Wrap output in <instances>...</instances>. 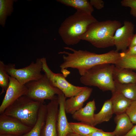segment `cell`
<instances>
[{"instance_id": "obj_14", "label": "cell", "mask_w": 136, "mask_h": 136, "mask_svg": "<svg viewBox=\"0 0 136 136\" xmlns=\"http://www.w3.org/2000/svg\"><path fill=\"white\" fill-rule=\"evenodd\" d=\"M92 91V88L86 87L78 95L66 99L65 108L66 113L72 115L82 108L84 103L88 99Z\"/></svg>"}, {"instance_id": "obj_22", "label": "cell", "mask_w": 136, "mask_h": 136, "mask_svg": "<svg viewBox=\"0 0 136 136\" xmlns=\"http://www.w3.org/2000/svg\"><path fill=\"white\" fill-rule=\"evenodd\" d=\"M114 82L116 91L130 100H136V83L122 84Z\"/></svg>"}, {"instance_id": "obj_30", "label": "cell", "mask_w": 136, "mask_h": 136, "mask_svg": "<svg viewBox=\"0 0 136 136\" xmlns=\"http://www.w3.org/2000/svg\"><path fill=\"white\" fill-rule=\"evenodd\" d=\"M88 136H116L112 132H105L101 129L95 131Z\"/></svg>"}, {"instance_id": "obj_21", "label": "cell", "mask_w": 136, "mask_h": 136, "mask_svg": "<svg viewBox=\"0 0 136 136\" xmlns=\"http://www.w3.org/2000/svg\"><path fill=\"white\" fill-rule=\"evenodd\" d=\"M57 1L65 5L73 7L77 11L92 14L93 7L90 1L87 0H57Z\"/></svg>"}, {"instance_id": "obj_18", "label": "cell", "mask_w": 136, "mask_h": 136, "mask_svg": "<svg viewBox=\"0 0 136 136\" xmlns=\"http://www.w3.org/2000/svg\"><path fill=\"white\" fill-rule=\"evenodd\" d=\"M111 101L114 113L116 115L125 113L132 100L115 91L112 92Z\"/></svg>"}, {"instance_id": "obj_33", "label": "cell", "mask_w": 136, "mask_h": 136, "mask_svg": "<svg viewBox=\"0 0 136 136\" xmlns=\"http://www.w3.org/2000/svg\"><path fill=\"white\" fill-rule=\"evenodd\" d=\"M136 46V33L134 34L132 39L129 48Z\"/></svg>"}, {"instance_id": "obj_8", "label": "cell", "mask_w": 136, "mask_h": 136, "mask_svg": "<svg viewBox=\"0 0 136 136\" xmlns=\"http://www.w3.org/2000/svg\"><path fill=\"white\" fill-rule=\"evenodd\" d=\"M42 62V71L48 78L51 85L60 90L65 98H70L78 94L86 86L80 87L72 85L67 81L65 77L60 73H55L50 69L45 57L41 58Z\"/></svg>"}, {"instance_id": "obj_24", "label": "cell", "mask_w": 136, "mask_h": 136, "mask_svg": "<svg viewBox=\"0 0 136 136\" xmlns=\"http://www.w3.org/2000/svg\"><path fill=\"white\" fill-rule=\"evenodd\" d=\"M16 1L0 0V24L3 27L5 26L7 17L13 12L14 2Z\"/></svg>"}, {"instance_id": "obj_2", "label": "cell", "mask_w": 136, "mask_h": 136, "mask_svg": "<svg viewBox=\"0 0 136 136\" xmlns=\"http://www.w3.org/2000/svg\"><path fill=\"white\" fill-rule=\"evenodd\" d=\"M97 21L92 14L77 11L61 23L58 32L65 44L75 45L81 41L80 37L85 32L88 27Z\"/></svg>"}, {"instance_id": "obj_32", "label": "cell", "mask_w": 136, "mask_h": 136, "mask_svg": "<svg viewBox=\"0 0 136 136\" xmlns=\"http://www.w3.org/2000/svg\"><path fill=\"white\" fill-rule=\"evenodd\" d=\"M123 136H136V125L126 134Z\"/></svg>"}, {"instance_id": "obj_5", "label": "cell", "mask_w": 136, "mask_h": 136, "mask_svg": "<svg viewBox=\"0 0 136 136\" xmlns=\"http://www.w3.org/2000/svg\"><path fill=\"white\" fill-rule=\"evenodd\" d=\"M115 66L109 63L98 64L89 70L80 78L81 83L97 87L103 91L116 90L112 74Z\"/></svg>"}, {"instance_id": "obj_7", "label": "cell", "mask_w": 136, "mask_h": 136, "mask_svg": "<svg viewBox=\"0 0 136 136\" xmlns=\"http://www.w3.org/2000/svg\"><path fill=\"white\" fill-rule=\"evenodd\" d=\"M42 67L41 58H37L35 63L33 62L28 66L20 69H16L13 64H5V69L9 76L23 85L41 78L44 75L41 73Z\"/></svg>"}, {"instance_id": "obj_15", "label": "cell", "mask_w": 136, "mask_h": 136, "mask_svg": "<svg viewBox=\"0 0 136 136\" xmlns=\"http://www.w3.org/2000/svg\"><path fill=\"white\" fill-rule=\"evenodd\" d=\"M96 109L93 99L87 103L84 107L76 112L72 115V117L74 120L94 126V113Z\"/></svg>"}, {"instance_id": "obj_13", "label": "cell", "mask_w": 136, "mask_h": 136, "mask_svg": "<svg viewBox=\"0 0 136 136\" xmlns=\"http://www.w3.org/2000/svg\"><path fill=\"white\" fill-rule=\"evenodd\" d=\"M59 107L57 119V136H66L74 132L70 126L66 115L65 102L66 98L63 93L57 95Z\"/></svg>"}, {"instance_id": "obj_17", "label": "cell", "mask_w": 136, "mask_h": 136, "mask_svg": "<svg viewBox=\"0 0 136 136\" xmlns=\"http://www.w3.org/2000/svg\"><path fill=\"white\" fill-rule=\"evenodd\" d=\"M116 126L113 134L116 136H123L128 132L133 126L125 113L117 115L115 118Z\"/></svg>"}, {"instance_id": "obj_4", "label": "cell", "mask_w": 136, "mask_h": 136, "mask_svg": "<svg viewBox=\"0 0 136 136\" xmlns=\"http://www.w3.org/2000/svg\"><path fill=\"white\" fill-rule=\"evenodd\" d=\"M42 103L23 95L7 108L3 113L16 118L32 128L37 119Z\"/></svg>"}, {"instance_id": "obj_25", "label": "cell", "mask_w": 136, "mask_h": 136, "mask_svg": "<svg viewBox=\"0 0 136 136\" xmlns=\"http://www.w3.org/2000/svg\"><path fill=\"white\" fill-rule=\"evenodd\" d=\"M10 82L9 75L5 68L4 62L0 61V86L2 88L0 95L6 92Z\"/></svg>"}, {"instance_id": "obj_3", "label": "cell", "mask_w": 136, "mask_h": 136, "mask_svg": "<svg viewBox=\"0 0 136 136\" xmlns=\"http://www.w3.org/2000/svg\"><path fill=\"white\" fill-rule=\"evenodd\" d=\"M122 25L120 22L116 20L97 21L91 24L79 39L89 42L97 48L112 46H114L115 33Z\"/></svg>"}, {"instance_id": "obj_34", "label": "cell", "mask_w": 136, "mask_h": 136, "mask_svg": "<svg viewBox=\"0 0 136 136\" xmlns=\"http://www.w3.org/2000/svg\"><path fill=\"white\" fill-rule=\"evenodd\" d=\"M66 136H82L74 132H71L67 134Z\"/></svg>"}, {"instance_id": "obj_11", "label": "cell", "mask_w": 136, "mask_h": 136, "mask_svg": "<svg viewBox=\"0 0 136 136\" xmlns=\"http://www.w3.org/2000/svg\"><path fill=\"white\" fill-rule=\"evenodd\" d=\"M9 86L0 106V114H3L5 110L18 98L26 95L27 89L25 85L20 83L17 80L9 76Z\"/></svg>"}, {"instance_id": "obj_29", "label": "cell", "mask_w": 136, "mask_h": 136, "mask_svg": "<svg viewBox=\"0 0 136 136\" xmlns=\"http://www.w3.org/2000/svg\"><path fill=\"white\" fill-rule=\"evenodd\" d=\"M89 1L92 6L97 9H101L104 7V2L102 0H90Z\"/></svg>"}, {"instance_id": "obj_10", "label": "cell", "mask_w": 136, "mask_h": 136, "mask_svg": "<svg viewBox=\"0 0 136 136\" xmlns=\"http://www.w3.org/2000/svg\"><path fill=\"white\" fill-rule=\"evenodd\" d=\"M134 25L131 22L125 21L122 26L116 31L114 36V43L116 51L125 52L129 47L134 34Z\"/></svg>"}, {"instance_id": "obj_19", "label": "cell", "mask_w": 136, "mask_h": 136, "mask_svg": "<svg viewBox=\"0 0 136 136\" xmlns=\"http://www.w3.org/2000/svg\"><path fill=\"white\" fill-rule=\"evenodd\" d=\"M47 113V105L44 103H42L35 124L29 131L21 136H40L41 131L45 123Z\"/></svg>"}, {"instance_id": "obj_35", "label": "cell", "mask_w": 136, "mask_h": 136, "mask_svg": "<svg viewBox=\"0 0 136 136\" xmlns=\"http://www.w3.org/2000/svg\"><path fill=\"white\" fill-rule=\"evenodd\" d=\"M0 136H15L14 135H12L10 134H0Z\"/></svg>"}, {"instance_id": "obj_26", "label": "cell", "mask_w": 136, "mask_h": 136, "mask_svg": "<svg viewBox=\"0 0 136 136\" xmlns=\"http://www.w3.org/2000/svg\"><path fill=\"white\" fill-rule=\"evenodd\" d=\"M115 66L129 69H136V56H124L115 64Z\"/></svg>"}, {"instance_id": "obj_6", "label": "cell", "mask_w": 136, "mask_h": 136, "mask_svg": "<svg viewBox=\"0 0 136 136\" xmlns=\"http://www.w3.org/2000/svg\"><path fill=\"white\" fill-rule=\"evenodd\" d=\"M27 89L26 96L32 100L44 103L46 99H54L62 93L58 88L53 87L44 74L40 79L33 81L25 85Z\"/></svg>"}, {"instance_id": "obj_16", "label": "cell", "mask_w": 136, "mask_h": 136, "mask_svg": "<svg viewBox=\"0 0 136 136\" xmlns=\"http://www.w3.org/2000/svg\"><path fill=\"white\" fill-rule=\"evenodd\" d=\"M129 69L115 66L112 74L114 81L122 84L136 83V74Z\"/></svg>"}, {"instance_id": "obj_1", "label": "cell", "mask_w": 136, "mask_h": 136, "mask_svg": "<svg viewBox=\"0 0 136 136\" xmlns=\"http://www.w3.org/2000/svg\"><path fill=\"white\" fill-rule=\"evenodd\" d=\"M64 48L72 53L63 51L58 53L63 54V62L60 66L61 70L68 68L76 69L81 76L96 65L106 63L115 64L124 54V52L120 53L114 50L105 53L97 54L87 50H77L68 47Z\"/></svg>"}, {"instance_id": "obj_9", "label": "cell", "mask_w": 136, "mask_h": 136, "mask_svg": "<svg viewBox=\"0 0 136 136\" xmlns=\"http://www.w3.org/2000/svg\"><path fill=\"white\" fill-rule=\"evenodd\" d=\"M32 128L15 118L3 113L0 115V134L21 136L28 132Z\"/></svg>"}, {"instance_id": "obj_23", "label": "cell", "mask_w": 136, "mask_h": 136, "mask_svg": "<svg viewBox=\"0 0 136 136\" xmlns=\"http://www.w3.org/2000/svg\"><path fill=\"white\" fill-rule=\"evenodd\" d=\"M70 126L74 132L82 136H88L93 133L100 129L87 123L79 122H69Z\"/></svg>"}, {"instance_id": "obj_27", "label": "cell", "mask_w": 136, "mask_h": 136, "mask_svg": "<svg viewBox=\"0 0 136 136\" xmlns=\"http://www.w3.org/2000/svg\"><path fill=\"white\" fill-rule=\"evenodd\" d=\"M125 113L132 123L136 124V100L132 101Z\"/></svg>"}, {"instance_id": "obj_28", "label": "cell", "mask_w": 136, "mask_h": 136, "mask_svg": "<svg viewBox=\"0 0 136 136\" xmlns=\"http://www.w3.org/2000/svg\"><path fill=\"white\" fill-rule=\"evenodd\" d=\"M121 4L123 6L130 8V14L136 18V0H123Z\"/></svg>"}, {"instance_id": "obj_20", "label": "cell", "mask_w": 136, "mask_h": 136, "mask_svg": "<svg viewBox=\"0 0 136 136\" xmlns=\"http://www.w3.org/2000/svg\"><path fill=\"white\" fill-rule=\"evenodd\" d=\"M114 113L111 99L105 101L99 112L94 114V126L109 121Z\"/></svg>"}, {"instance_id": "obj_12", "label": "cell", "mask_w": 136, "mask_h": 136, "mask_svg": "<svg viewBox=\"0 0 136 136\" xmlns=\"http://www.w3.org/2000/svg\"><path fill=\"white\" fill-rule=\"evenodd\" d=\"M47 113L40 136H57V119L59 104L57 97L47 105Z\"/></svg>"}, {"instance_id": "obj_31", "label": "cell", "mask_w": 136, "mask_h": 136, "mask_svg": "<svg viewBox=\"0 0 136 136\" xmlns=\"http://www.w3.org/2000/svg\"><path fill=\"white\" fill-rule=\"evenodd\" d=\"M136 56V46L129 48V49L124 52V56Z\"/></svg>"}]
</instances>
